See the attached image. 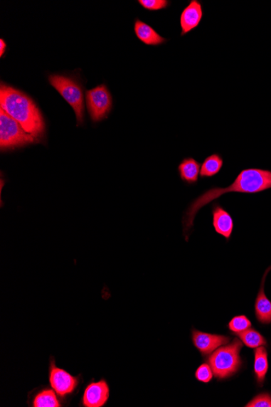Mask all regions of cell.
Listing matches in <instances>:
<instances>
[{"label":"cell","mask_w":271,"mask_h":407,"mask_svg":"<svg viewBox=\"0 0 271 407\" xmlns=\"http://www.w3.org/2000/svg\"><path fill=\"white\" fill-rule=\"evenodd\" d=\"M85 100L90 118L94 123L107 118L112 111V96L105 84L86 91Z\"/></svg>","instance_id":"7"},{"label":"cell","mask_w":271,"mask_h":407,"mask_svg":"<svg viewBox=\"0 0 271 407\" xmlns=\"http://www.w3.org/2000/svg\"><path fill=\"white\" fill-rule=\"evenodd\" d=\"M224 160L220 154L214 153L207 157L201 165V179H212L219 174L223 167Z\"/></svg>","instance_id":"16"},{"label":"cell","mask_w":271,"mask_h":407,"mask_svg":"<svg viewBox=\"0 0 271 407\" xmlns=\"http://www.w3.org/2000/svg\"><path fill=\"white\" fill-rule=\"evenodd\" d=\"M246 407H271V395L262 393L253 398Z\"/></svg>","instance_id":"22"},{"label":"cell","mask_w":271,"mask_h":407,"mask_svg":"<svg viewBox=\"0 0 271 407\" xmlns=\"http://www.w3.org/2000/svg\"><path fill=\"white\" fill-rule=\"evenodd\" d=\"M6 49H7V44H6L3 38L0 39V57L4 56Z\"/></svg>","instance_id":"23"},{"label":"cell","mask_w":271,"mask_h":407,"mask_svg":"<svg viewBox=\"0 0 271 407\" xmlns=\"http://www.w3.org/2000/svg\"><path fill=\"white\" fill-rule=\"evenodd\" d=\"M137 2L144 9L152 11L166 9L171 4L167 0H138Z\"/></svg>","instance_id":"20"},{"label":"cell","mask_w":271,"mask_h":407,"mask_svg":"<svg viewBox=\"0 0 271 407\" xmlns=\"http://www.w3.org/2000/svg\"><path fill=\"white\" fill-rule=\"evenodd\" d=\"M201 164L193 157L183 159L178 166L179 176L184 184L192 186L197 185L199 181Z\"/></svg>","instance_id":"14"},{"label":"cell","mask_w":271,"mask_h":407,"mask_svg":"<svg viewBox=\"0 0 271 407\" xmlns=\"http://www.w3.org/2000/svg\"><path fill=\"white\" fill-rule=\"evenodd\" d=\"M243 342L235 338L229 345L219 347L208 359L218 380L228 379L238 374L242 366L240 351Z\"/></svg>","instance_id":"3"},{"label":"cell","mask_w":271,"mask_h":407,"mask_svg":"<svg viewBox=\"0 0 271 407\" xmlns=\"http://www.w3.org/2000/svg\"><path fill=\"white\" fill-rule=\"evenodd\" d=\"M49 83L60 94L75 114L78 125H83L85 119V99L83 88L80 83L71 77L53 74L48 77Z\"/></svg>","instance_id":"4"},{"label":"cell","mask_w":271,"mask_h":407,"mask_svg":"<svg viewBox=\"0 0 271 407\" xmlns=\"http://www.w3.org/2000/svg\"><path fill=\"white\" fill-rule=\"evenodd\" d=\"M0 108L18 122L28 134L38 141L43 139L46 124L36 103L21 90L1 83Z\"/></svg>","instance_id":"2"},{"label":"cell","mask_w":271,"mask_h":407,"mask_svg":"<svg viewBox=\"0 0 271 407\" xmlns=\"http://www.w3.org/2000/svg\"><path fill=\"white\" fill-rule=\"evenodd\" d=\"M251 321L245 315L235 317L228 323L229 330L236 335L251 329Z\"/></svg>","instance_id":"19"},{"label":"cell","mask_w":271,"mask_h":407,"mask_svg":"<svg viewBox=\"0 0 271 407\" xmlns=\"http://www.w3.org/2000/svg\"><path fill=\"white\" fill-rule=\"evenodd\" d=\"M203 4L198 0H191L182 11L180 17L181 36H186L187 33L196 30L203 21Z\"/></svg>","instance_id":"11"},{"label":"cell","mask_w":271,"mask_h":407,"mask_svg":"<svg viewBox=\"0 0 271 407\" xmlns=\"http://www.w3.org/2000/svg\"><path fill=\"white\" fill-rule=\"evenodd\" d=\"M48 380L50 386L62 399H66L76 393L82 381L80 375L73 376L66 370L57 366L54 357L50 358Z\"/></svg>","instance_id":"6"},{"label":"cell","mask_w":271,"mask_h":407,"mask_svg":"<svg viewBox=\"0 0 271 407\" xmlns=\"http://www.w3.org/2000/svg\"><path fill=\"white\" fill-rule=\"evenodd\" d=\"M271 189V171L261 169L242 170L235 181L227 187L212 186L193 200L184 211L182 225L184 237L188 242L195 218L204 206L230 193L258 194Z\"/></svg>","instance_id":"1"},{"label":"cell","mask_w":271,"mask_h":407,"mask_svg":"<svg viewBox=\"0 0 271 407\" xmlns=\"http://www.w3.org/2000/svg\"><path fill=\"white\" fill-rule=\"evenodd\" d=\"M270 270L271 266L267 269V271L263 275L260 290L258 292L255 301L256 318L262 324H271V302L267 297L266 293H265L264 290L265 282H266L267 274Z\"/></svg>","instance_id":"12"},{"label":"cell","mask_w":271,"mask_h":407,"mask_svg":"<svg viewBox=\"0 0 271 407\" xmlns=\"http://www.w3.org/2000/svg\"><path fill=\"white\" fill-rule=\"evenodd\" d=\"M110 398V386L105 379L92 381L86 386L80 405L84 407H103Z\"/></svg>","instance_id":"8"},{"label":"cell","mask_w":271,"mask_h":407,"mask_svg":"<svg viewBox=\"0 0 271 407\" xmlns=\"http://www.w3.org/2000/svg\"><path fill=\"white\" fill-rule=\"evenodd\" d=\"M30 405L32 407H61L63 404L53 388L42 387L32 393Z\"/></svg>","instance_id":"15"},{"label":"cell","mask_w":271,"mask_h":407,"mask_svg":"<svg viewBox=\"0 0 271 407\" xmlns=\"http://www.w3.org/2000/svg\"><path fill=\"white\" fill-rule=\"evenodd\" d=\"M213 376H214V372H213L211 365L207 364L200 365L195 372L196 379L206 384L212 381Z\"/></svg>","instance_id":"21"},{"label":"cell","mask_w":271,"mask_h":407,"mask_svg":"<svg viewBox=\"0 0 271 407\" xmlns=\"http://www.w3.org/2000/svg\"><path fill=\"white\" fill-rule=\"evenodd\" d=\"M192 341L194 347L203 354V356H206L216 352L219 347L229 343L230 338L227 336L212 334L193 329Z\"/></svg>","instance_id":"9"},{"label":"cell","mask_w":271,"mask_h":407,"mask_svg":"<svg viewBox=\"0 0 271 407\" xmlns=\"http://www.w3.org/2000/svg\"><path fill=\"white\" fill-rule=\"evenodd\" d=\"M134 33L137 38L147 46L157 47L167 42V39L161 36L153 27L138 18L134 21Z\"/></svg>","instance_id":"13"},{"label":"cell","mask_w":271,"mask_h":407,"mask_svg":"<svg viewBox=\"0 0 271 407\" xmlns=\"http://www.w3.org/2000/svg\"><path fill=\"white\" fill-rule=\"evenodd\" d=\"M38 142L21 125L0 108V150L2 152Z\"/></svg>","instance_id":"5"},{"label":"cell","mask_w":271,"mask_h":407,"mask_svg":"<svg viewBox=\"0 0 271 407\" xmlns=\"http://www.w3.org/2000/svg\"><path fill=\"white\" fill-rule=\"evenodd\" d=\"M211 216L213 227L217 234L227 240L232 237L234 229V221L230 212L218 202L211 204Z\"/></svg>","instance_id":"10"},{"label":"cell","mask_w":271,"mask_h":407,"mask_svg":"<svg viewBox=\"0 0 271 407\" xmlns=\"http://www.w3.org/2000/svg\"><path fill=\"white\" fill-rule=\"evenodd\" d=\"M238 335L247 347L255 349L267 345L266 338L255 329H250Z\"/></svg>","instance_id":"18"},{"label":"cell","mask_w":271,"mask_h":407,"mask_svg":"<svg viewBox=\"0 0 271 407\" xmlns=\"http://www.w3.org/2000/svg\"><path fill=\"white\" fill-rule=\"evenodd\" d=\"M269 369L268 353L264 347H257L255 352V374L257 385L263 386Z\"/></svg>","instance_id":"17"}]
</instances>
